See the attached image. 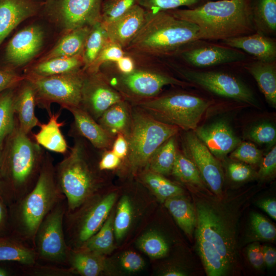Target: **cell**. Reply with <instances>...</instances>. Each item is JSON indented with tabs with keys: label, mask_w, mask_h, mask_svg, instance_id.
Here are the masks:
<instances>
[{
	"label": "cell",
	"mask_w": 276,
	"mask_h": 276,
	"mask_svg": "<svg viewBox=\"0 0 276 276\" xmlns=\"http://www.w3.org/2000/svg\"><path fill=\"white\" fill-rule=\"evenodd\" d=\"M61 110L49 113V119L47 123H40L39 130L33 134L34 140L46 150L61 154H65L68 149L66 141L61 128L65 124L64 121L59 122Z\"/></svg>",
	"instance_id": "cb8c5ba5"
},
{
	"label": "cell",
	"mask_w": 276,
	"mask_h": 276,
	"mask_svg": "<svg viewBox=\"0 0 276 276\" xmlns=\"http://www.w3.org/2000/svg\"><path fill=\"white\" fill-rule=\"evenodd\" d=\"M45 39V30L39 24L30 25L15 32L0 46V70L16 72L39 54Z\"/></svg>",
	"instance_id": "7c38bea8"
},
{
	"label": "cell",
	"mask_w": 276,
	"mask_h": 276,
	"mask_svg": "<svg viewBox=\"0 0 276 276\" xmlns=\"http://www.w3.org/2000/svg\"><path fill=\"white\" fill-rule=\"evenodd\" d=\"M211 104L203 98L178 92L135 102V105L154 119L185 131H194Z\"/></svg>",
	"instance_id": "8992f818"
},
{
	"label": "cell",
	"mask_w": 276,
	"mask_h": 276,
	"mask_svg": "<svg viewBox=\"0 0 276 276\" xmlns=\"http://www.w3.org/2000/svg\"><path fill=\"white\" fill-rule=\"evenodd\" d=\"M147 14L144 8L136 5L114 21L104 25L109 40L125 50L144 25Z\"/></svg>",
	"instance_id": "ffe728a7"
},
{
	"label": "cell",
	"mask_w": 276,
	"mask_h": 276,
	"mask_svg": "<svg viewBox=\"0 0 276 276\" xmlns=\"http://www.w3.org/2000/svg\"><path fill=\"white\" fill-rule=\"evenodd\" d=\"M112 144V151L121 159L127 156L128 151V144L126 137L122 134L117 135Z\"/></svg>",
	"instance_id": "6f0895ef"
},
{
	"label": "cell",
	"mask_w": 276,
	"mask_h": 276,
	"mask_svg": "<svg viewBox=\"0 0 276 276\" xmlns=\"http://www.w3.org/2000/svg\"><path fill=\"white\" fill-rule=\"evenodd\" d=\"M179 128L160 122L136 106L131 109V124L127 137L129 164L133 171L147 165L157 149Z\"/></svg>",
	"instance_id": "52a82bcc"
},
{
	"label": "cell",
	"mask_w": 276,
	"mask_h": 276,
	"mask_svg": "<svg viewBox=\"0 0 276 276\" xmlns=\"http://www.w3.org/2000/svg\"><path fill=\"white\" fill-rule=\"evenodd\" d=\"M259 176L262 179L273 176L276 171V147L271 150L261 160Z\"/></svg>",
	"instance_id": "681fc988"
},
{
	"label": "cell",
	"mask_w": 276,
	"mask_h": 276,
	"mask_svg": "<svg viewBox=\"0 0 276 276\" xmlns=\"http://www.w3.org/2000/svg\"><path fill=\"white\" fill-rule=\"evenodd\" d=\"M103 0H45L39 14L64 33L101 21Z\"/></svg>",
	"instance_id": "9c48e42d"
},
{
	"label": "cell",
	"mask_w": 276,
	"mask_h": 276,
	"mask_svg": "<svg viewBox=\"0 0 276 276\" xmlns=\"http://www.w3.org/2000/svg\"><path fill=\"white\" fill-rule=\"evenodd\" d=\"M37 105L36 94L31 82L25 78L16 87L14 108L19 127L25 133L30 134L40 122L35 115Z\"/></svg>",
	"instance_id": "44dd1931"
},
{
	"label": "cell",
	"mask_w": 276,
	"mask_h": 276,
	"mask_svg": "<svg viewBox=\"0 0 276 276\" xmlns=\"http://www.w3.org/2000/svg\"><path fill=\"white\" fill-rule=\"evenodd\" d=\"M85 75V71L81 69L50 76H25L34 88L37 105L45 109L49 114L51 112L50 106L54 103L65 109L80 106Z\"/></svg>",
	"instance_id": "ba28073f"
},
{
	"label": "cell",
	"mask_w": 276,
	"mask_h": 276,
	"mask_svg": "<svg viewBox=\"0 0 276 276\" xmlns=\"http://www.w3.org/2000/svg\"><path fill=\"white\" fill-rule=\"evenodd\" d=\"M137 245L145 254L153 259L164 257L169 249L165 239L155 232L144 234L139 239Z\"/></svg>",
	"instance_id": "ab89813d"
},
{
	"label": "cell",
	"mask_w": 276,
	"mask_h": 276,
	"mask_svg": "<svg viewBox=\"0 0 276 276\" xmlns=\"http://www.w3.org/2000/svg\"><path fill=\"white\" fill-rule=\"evenodd\" d=\"M67 262L74 273L83 276H98L105 268L104 255L81 248H70Z\"/></svg>",
	"instance_id": "f546056e"
},
{
	"label": "cell",
	"mask_w": 276,
	"mask_h": 276,
	"mask_svg": "<svg viewBox=\"0 0 276 276\" xmlns=\"http://www.w3.org/2000/svg\"><path fill=\"white\" fill-rule=\"evenodd\" d=\"M262 247L265 264L269 268L273 267L276 263V250L275 248L266 245Z\"/></svg>",
	"instance_id": "94428289"
},
{
	"label": "cell",
	"mask_w": 276,
	"mask_h": 276,
	"mask_svg": "<svg viewBox=\"0 0 276 276\" xmlns=\"http://www.w3.org/2000/svg\"><path fill=\"white\" fill-rule=\"evenodd\" d=\"M197 216L196 236L214 247L229 267L233 260V244L222 220L212 208L202 203L197 205Z\"/></svg>",
	"instance_id": "2e32d148"
},
{
	"label": "cell",
	"mask_w": 276,
	"mask_h": 276,
	"mask_svg": "<svg viewBox=\"0 0 276 276\" xmlns=\"http://www.w3.org/2000/svg\"><path fill=\"white\" fill-rule=\"evenodd\" d=\"M184 154L198 169L203 181L217 195L222 191L223 181L221 165L216 157L194 131H188L183 138Z\"/></svg>",
	"instance_id": "9a60e30c"
},
{
	"label": "cell",
	"mask_w": 276,
	"mask_h": 276,
	"mask_svg": "<svg viewBox=\"0 0 276 276\" xmlns=\"http://www.w3.org/2000/svg\"><path fill=\"white\" fill-rule=\"evenodd\" d=\"M66 110L73 116V127L78 135L86 139L97 149H108L111 146L114 137L103 128L82 107L75 106Z\"/></svg>",
	"instance_id": "7402d4cb"
},
{
	"label": "cell",
	"mask_w": 276,
	"mask_h": 276,
	"mask_svg": "<svg viewBox=\"0 0 276 276\" xmlns=\"http://www.w3.org/2000/svg\"><path fill=\"white\" fill-rule=\"evenodd\" d=\"M165 276H183L186 275V273L177 269H171L165 271L164 274Z\"/></svg>",
	"instance_id": "6125c7cd"
},
{
	"label": "cell",
	"mask_w": 276,
	"mask_h": 276,
	"mask_svg": "<svg viewBox=\"0 0 276 276\" xmlns=\"http://www.w3.org/2000/svg\"><path fill=\"white\" fill-rule=\"evenodd\" d=\"M256 30L265 35L276 31V0H251Z\"/></svg>",
	"instance_id": "4dcf8cb0"
},
{
	"label": "cell",
	"mask_w": 276,
	"mask_h": 276,
	"mask_svg": "<svg viewBox=\"0 0 276 276\" xmlns=\"http://www.w3.org/2000/svg\"><path fill=\"white\" fill-rule=\"evenodd\" d=\"M198 250L206 273L209 276L224 275L229 266L218 252L200 237L196 236Z\"/></svg>",
	"instance_id": "8d00e7d4"
},
{
	"label": "cell",
	"mask_w": 276,
	"mask_h": 276,
	"mask_svg": "<svg viewBox=\"0 0 276 276\" xmlns=\"http://www.w3.org/2000/svg\"><path fill=\"white\" fill-rule=\"evenodd\" d=\"M132 206L127 196H124L119 202L113 220V231L117 240L123 238L131 222Z\"/></svg>",
	"instance_id": "7bdbcfd3"
},
{
	"label": "cell",
	"mask_w": 276,
	"mask_h": 276,
	"mask_svg": "<svg viewBox=\"0 0 276 276\" xmlns=\"http://www.w3.org/2000/svg\"><path fill=\"white\" fill-rule=\"evenodd\" d=\"M82 54L71 57H58L38 61L25 75L45 77L72 73L83 69Z\"/></svg>",
	"instance_id": "4316f807"
},
{
	"label": "cell",
	"mask_w": 276,
	"mask_h": 276,
	"mask_svg": "<svg viewBox=\"0 0 276 276\" xmlns=\"http://www.w3.org/2000/svg\"><path fill=\"white\" fill-rule=\"evenodd\" d=\"M122 266L129 272H136L145 266L143 259L137 253L132 251L124 252L120 258Z\"/></svg>",
	"instance_id": "f907efd6"
},
{
	"label": "cell",
	"mask_w": 276,
	"mask_h": 276,
	"mask_svg": "<svg viewBox=\"0 0 276 276\" xmlns=\"http://www.w3.org/2000/svg\"><path fill=\"white\" fill-rule=\"evenodd\" d=\"M9 207L0 194V237L10 235Z\"/></svg>",
	"instance_id": "11a10c76"
},
{
	"label": "cell",
	"mask_w": 276,
	"mask_h": 276,
	"mask_svg": "<svg viewBox=\"0 0 276 276\" xmlns=\"http://www.w3.org/2000/svg\"><path fill=\"white\" fill-rule=\"evenodd\" d=\"M85 146L76 139L68 154L55 166L56 179L66 199V213L93 196L98 187V178L88 163Z\"/></svg>",
	"instance_id": "5b68a950"
},
{
	"label": "cell",
	"mask_w": 276,
	"mask_h": 276,
	"mask_svg": "<svg viewBox=\"0 0 276 276\" xmlns=\"http://www.w3.org/2000/svg\"><path fill=\"white\" fill-rule=\"evenodd\" d=\"M227 171L231 179L236 182L245 181L253 174L252 169L248 166L237 162L229 164L227 166Z\"/></svg>",
	"instance_id": "816d5d0a"
},
{
	"label": "cell",
	"mask_w": 276,
	"mask_h": 276,
	"mask_svg": "<svg viewBox=\"0 0 276 276\" xmlns=\"http://www.w3.org/2000/svg\"><path fill=\"white\" fill-rule=\"evenodd\" d=\"M259 208L274 220H276V201L273 198L262 200L258 202Z\"/></svg>",
	"instance_id": "91938a15"
},
{
	"label": "cell",
	"mask_w": 276,
	"mask_h": 276,
	"mask_svg": "<svg viewBox=\"0 0 276 276\" xmlns=\"http://www.w3.org/2000/svg\"><path fill=\"white\" fill-rule=\"evenodd\" d=\"M120 163L121 159L112 151H106L98 163V168L101 171L113 170L117 168Z\"/></svg>",
	"instance_id": "9f6ffc18"
},
{
	"label": "cell",
	"mask_w": 276,
	"mask_h": 276,
	"mask_svg": "<svg viewBox=\"0 0 276 276\" xmlns=\"http://www.w3.org/2000/svg\"><path fill=\"white\" fill-rule=\"evenodd\" d=\"M97 121L113 137L121 133L127 138L131 124V109L126 100H123L110 106Z\"/></svg>",
	"instance_id": "d4e9b609"
},
{
	"label": "cell",
	"mask_w": 276,
	"mask_h": 276,
	"mask_svg": "<svg viewBox=\"0 0 276 276\" xmlns=\"http://www.w3.org/2000/svg\"><path fill=\"white\" fill-rule=\"evenodd\" d=\"M64 198L56 179L53 159L45 152L33 188L8 206L10 235L34 248L35 236L40 223L53 208Z\"/></svg>",
	"instance_id": "3957f363"
},
{
	"label": "cell",
	"mask_w": 276,
	"mask_h": 276,
	"mask_svg": "<svg viewBox=\"0 0 276 276\" xmlns=\"http://www.w3.org/2000/svg\"><path fill=\"white\" fill-rule=\"evenodd\" d=\"M166 11L196 25L198 40H223L256 30L251 0H211L195 8Z\"/></svg>",
	"instance_id": "7a4b0ae2"
},
{
	"label": "cell",
	"mask_w": 276,
	"mask_h": 276,
	"mask_svg": "<svg viewBox=\"0 0 276 276\" xmlns=\"http://www.w3.org/2000/svg\"><path fill=\"white\" fill-rule=\"evenodd\" d=\"M139 1L103 0L101 6L102 22L106 25L114 21L139 5Z\"/></svg>",
	"instance_id": "60d3db41"
},
{
	"label": "cell",
	"mask_w": 276,
	"mask_h": 276,
	"mask_svg": "<svg viewBox=\"0 0 276 276\" xmlns=\"http://www.w3.org/2000/svg\"><path fill=\"white\" fill-rule=\"evenodd\" d=\"M143 180L162 201L183 194V191L181 187L167 179L162 175L150 170L144 173Z\"/></svg>",
	"instance_id": "74e56055"
},
{
	"label": "cell",
	"mask_w": 276,
	"mask_h": 276,
	"mask_svg": "<svg viewBox=\"0 0 276 276\" xmlns=\"http://www.w3.org/2000/svg\"><path fill=\"white\" fill-rule=\"evenodd\" d=\"M250 224L252 232L257 239L269 241L275 240V226L262 215L252 213L250 217Z\"/></svg>",
	"instance_id": "f6af8a7d"
},
{
	"label": "cell",
	"mask_w": 276,
	"mask_h": 276,
	"mask_svg": "<svg viewBox=\"0 0 276 276\" xmlns=\"http://www.w3.org/2000/svg\"><path fill=\"white\" fill-rule=\"evenodd\" d=\"M175 69L189 83L217 95L248 104L256 102L250 89L232 75L220 72L199 71L178 67Z\"/></svg>",
	"instance_id": "4fadbf2b"
},
{
	"label": "cell",
	"mask_w": 276,
	"mask_h": 276,
	"mask_svg": "<svg viewBox=\"0 0 276 276\" xmlns=\"http://www.w3.org/2000/svg\"><path fill=\"white\" fill-rule=\"evenodd\" d=\"M108 81L125 100L132 99L135 102L157 96L166 85L192 86L191 83L180 80L166 72L152 68H135L129 74L119 73Z\"/></svg>",
	"instance_id": "30bf717a"
},
{
	"label": "cell",
	"mask_w": 276,
	"mask_h": 276,
	"mask_svg": "<svg viewBox=\"0 0 276 276\" xmlns=\"http://www.w3.org/2000/svg\"><path fill=\"white\" fill-rule=\"evenodd\" d=\"M17 86L8 88L0 93V148L15 125L14 99Z\"/></svg>",
	"instance_id": "d590c367"
},
{
	"label": "cell",
	"mask_w": 276,
	"mask_h": 276,
	"mask_svg": "<svg viewBox=\"0 0 276 276\" xmlns=\"http://www.w3.org/2000/svg\"><path fill=\"white\" fill-rule=\"evenodd\" d=\"M104 24L102 21L90 27L82 55L85 71L94 62L103 47L109 41Z\"/></svg>",
	"instance_id": "d6a6232c"
},
{
	"label": "cell",
	"mask_w": 276,
	"mask_h": 276,
	"mask_svg": "<svg viewBox=\"0 0 276 276\" xmlns=\"http://www.w3.org/2000/svg\"><path fill=\"white\" fill-rule=\"evenodd\" d=\"M125 100L100 71L94 73L86 72L80 106L95 120L97 121L112 105Z\"/></svg>",
	"instance_id": "5bb4252c"
},
{
	"label": "cell",
	"mask_w": 276,
	"mask_h": 276,
	"mask_svg": "<svg viewBox=\"0 0 276 276\" xmlns=\"http://www.w3.org/2000/svg\"><path fill=\"white\" fill-rule=\"evenodd\" d=\"M114 63L118 72L122 74H129L136 67L134 58L126 53Z\"/></svg>",
	"instance_id": "680465c9"
},
{
	"label": "cell",
	"mask_w": 276,
	"mask_h": 276,
	"mask_svg": "<svg viewBox=\"0 0 276 276\" xmlns=\"http://www.w3.org/2000/svg\"><path fill=\"white\" fill-rule=\"evenodd\" d=\"M223 42L226 45L252 55L258 60L275 61V41L262 33L257 31L250 34L228 38Z\"/></svg>",
	"instance_id": "603a6c76"
},
{
	"label": "cell",
	"mask_w": 276,
	"mask_h": 276,
	"mask_svg": "<svg viewBox=\"0 0 276 276\" xmlns=\"http://www.w3.org/2000/svg\"><path fill=\"white\" fill-rule=\"evenodd\" d=\"M22 269L27 274L38 276H65L75 273L71 268L38 265L37 262L31 266H23Z\"/></svg>",
	"instance_id": "c3c4849f"
},
{
	"label": "cell",
	"mask_w": 276,
	"mask_h": 276,
	"mask_svg": "<svg viewBox=\"0 0 276 276\" xmlns=\"http://www.w3.org/2000/svg\"><path fill=\"white\" fill-rule=\"evenodd\" d=\"M244 67L256 81L267 102L273 107H275V61L264 62L257 60L248 63Z\"/></svg>",
	"instance_id": "484cf974"
},
{
	"label": "cell",
	"mask_w": 276,
	"mask_h": 276,
	"mask_svg": "<svg viewBox=\"0 0 276 276\" xmlns=\"http://www.w3.org/2000/svg\"><path fill=\"white\" fill-rule=\"evenodd\" d=\"M247 256L250 264L256 269L261 268L265 264L262 247L258 243H254L249 246Z\"/></svg>",
	"instance_id": "db71d44e"
},
{
	"label": "cell",
	"mask_w": 276,
	"mask_h": 276,
	"mask_svg": "<svg viewBox=\"0 0 276 276\" xmlns=\"http://www.w3.org/2000/svg\"><path fill=\"white\" fill-rule=\"evenodd\" d=\"M248 137L259 144H273L276 140V129L272 124L264 122L252 127Z\"/></svg>",
	"instance_id": "7dc6e473"
},
{
	"label": "cell",
	"mask_w": 276,
	"mask_h": 276,
	"mask_svg": "<svg viewBox=\"0 0 276 276\" xmlns=\"http://www.w3.org/2000/svg\"><path fill=\"white\" fill-rule=\"evenodd\" d=\"M10 272L7 268L0 266V276H9Z\"/></svg>",
	"instance_id": "be15d7a7"
},
{
	"label": "cell",
	"mask_w": 276,
	"mask_h": 276,
	"mask_svg": "<svg viewBox=\"0 0 276 276\" xmlns=\"http://www.w3.org/2000/svg\"><path fill=\"white\" fill-rule=\"evenodd\" d=\"M178 54L188 64L199 68L241 61L246 58L245 53L239 49L217 44L186 48Z\"/></svg>",
	"instance_id": "e0dca14e"
},
{
	"label": "cell",
	"mask_w": 276,
	"mask_h": 276,
	"mask_svg": "<svg viewBox=\"0 0 276 276\" xmlns=\"http://www.w3.org/2000/svg\"><path fill=\"white\" fill-rule=\"evenodd\" d=\"M181 195L168 198L165 201V205L178 226L187 235L191 236L197 222L195 212L190 202Z\"/></svg>",
	"instance_id": "1f68e13d"
},
{
	"label": "cell",
	"mask_w": 276,
	"mask_h": 276,
	"mask_svg": "<svg viewBox=\"0 0 276 276\" xmlns=\"http://www.w3.org/2000/svg\"><path fill=\"white\" fill-rule=\"evenodd\" d=\"M25 78V75H20L16 72L0 70V93L17 86Z\"/></svg>",
	"instance_id": "f5cc1de1"
},
{
	"label": "cell",
	"mask_w": 276,
	"mask_h": 276,
	"mask_svg": "<svg viewBox=\"0 0 276 276\" xmlns=\"http://www.w3.org/2000/svg\"><path fill=\"white\" fill-rule=\"evenodd\" d=\"M211 0H140L139 5L147 11L157 12L178 9L182 6L193 9Z\"/></svg>",
	"instance_id": "b9f144b4"
},
{
	"label": "cell",
	"mask_w": 276,
	"mask_h": 276,
	"mask_svg": "<svg viewBox=\"0 0 276 276\" xmlns=\"http://www.w3.org/2000/svg\"><path fill=\"white\" fill-rule=\"evenodd\" d=\"M175 136L162 144L155 151L147 165L150 171L164 175L170 173L177 154Z\"/></svg>",
	"instance_id": "836d02e7"
},
{
	"label": "cell",
	"mask_w": 276,
	"mask_h": 276,
	"mask_svg": "<svg viewBox=\"0 0 276 276\" xmlns=\"http://www.w3.org/2000/svg\"><path fill=\"white\" fill-rule=\"evenodd\" d=\"M44 1L0 0V46L22 21L39 14Z\"/></svg>",
	"instance_id": "ac0fdd59"
},
{
	"label": "cell",
	"mask_w": 276,
	"mask_h": 276,
	"mask_svg": "<svg viewBox=\"0 0 276 276\" xmlns=\"http://www.w3.org/2000/svg\"><path fill=\"white\" fill-rule=\"evenodd\" d=\"M90 29V27H81L64 33L55 45L38 61L82 54Z\"/></svg>",
	"instance_id": "f1b7e54d"
},
{
	"label": "cell",
	"mask_w": 276,
	"mask_h": 276,
	"mask_svg": "<svg viewBox=\"0 0 276 276\" xmlns=\"http://www.w3.org/2000/svg\"><path fill=\"white\" fill-rule=\"evenodd\" d=\"M66 211L64 198L47 214L38 227L33 246L38 260L62 264L67 262L70 247L63 225Z\"/></svg>",
	"instance_id": "8fae6325"
},
{
	"label": "cell",
	"mask_w": 276,
	"mask_h": 276,
	"mask_svg": "<svg viewBox=\"0 0 276 276\" xmlns=\"http://www.w3.org/2000/svg\"><path fill=\"white\" fill-rule=\"evenodd\" d=\"M234 150L231 157L245 163L255 165L262 159L261 151L250 143H240Z\"/></svg>",
	"instance_id": "bcb514c9"
},
{
	"label": "cell",
	"mask_w": 276,
	"mask_h": 276,
	"mask_svg": "<svg viewBox=\"0 0 276 276\" xmlns=\"http://www.w3.org/2000/svg\"><path fill=\"white\" fill-rule=\"evenodd\" d=\"M29 135L16 119L0 148V194L8 206L33 188L43 164L45 152Z\"/></svg>",
	"instance_id": "6da1fadb"
},
{
	"label": "cell",
	"mask_w": 276,
	"mask_h": 276,
	"mask_svg": "<svg viewBox=\"0 0 276 276\" xmlns=\"http://www.w3.org/2000/svg\"><path fill=\"white\" fill-rule=\"evenodd\" d=\"M194 132L216 157H224L241 143L225 121L197 127Z\"/></svg>",
	"instance_id": "d6986e66"
},
{
	"label": "cell",
	"mask_w": 276,
	"mask_h": 276,
	"mask_svg": "<svg viewBox=\"0 0 276 276\" xmlns=\"http://www.w3.org/2000/svg\"><path fill=\"white\" fill-rule=\"evenodd\" d=\"M38 260L35 249L11 235L0 237V262L31 266Z\"/></svg>",
	"instance_id": "83f0119b"
},
{
	"label": "cell",
	"mask_w": 276,
	"mask_h": 276,
	"mask_svg": "<svg viewBox=\"0 0 276 276\" xmlns=\"http://www.w3.org/2000/svg\"><path fill=\"white\" fill-rule=\"evenodd\" d=\"M125 54V50L120 46L109 41L85 72L96 73L100 70V68L104 64L108 62H114Z\"/></svg>",
	"instance_id": "ee69618b"
},
{
	"label": "cell",
	"mask_w": 276,
	"mask_h": 276,
	"mask_svg": "<svg viewBox=\"0 0 276 276\" xmlns=\"http://www.w3.org/2000/svg\"><path fill=\"white\" fill-rule=\"evenodd\" d=\"M171 173L181 181L203 187V180L195 164L185 154L177 152Z\"/></svg>",
	"instance_id": "f35d334b"
},
{
	"label": "cell",
	"mask_w": 276,
	"mask_h": 276,
	"mask_svg": "<svg viewBox=\"0 0 276 276\" xmlns=\"http://www.w3.org/2000/svg\"><path fill=\"white\" fill-rule=\"evenodd\" d=\"M113 219L111 215L98 232L80 248L102 255L108 254L113 249Z\"/></svg>",
	"instance_id": "e575fe53"
},
{
	"label": "cell",
	"mask_w": 276,
	"mask_h": 276,
	"mask_svg": "<svg viewBox=\"0 0 276 276\" xmlns=\"http://www.w3.org/2000/svg\"><path fill=\"white\" fill-rule=\"evenodd\" d=\"M146 20L124 50L136 55L164 57L178 54L198 40L195 24L166 11H147Z\"/></svg>",
	"instance_id": "277c9868"
}]
</instances>
